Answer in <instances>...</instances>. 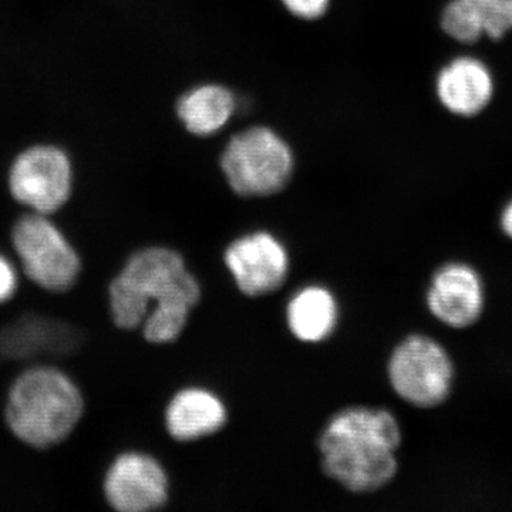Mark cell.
<instances>
[{
    "mask_svg": "<svg viewBox=\"0 0 512 512\" xmlns=\"http://www.w3.org/2000/svg\"><path fill=\"white\" fill-rule=\"evenodd\" d=\"M201 299V288L183 256L150 247L128 256L107 286L110 318L120 330L143 329L154 345L174 342Z\"/></svg>",
    "mask_w": 512,
    "mask_h": 512,
    "instance_id": "obj_1",
    "label": "cell"
},
{
    "mask_svg": "<svg viewBox=\"0 0 512 512\" xmlns=\"http://www.w3.org/2000/svg\"><path fill=\"white\" fill-rule=\"evenodd\" d=\"M400 444L402 430L389 410L350 407L335 414L320 434L322 468L352 493H373L396 476Z\"/></svg>",
    "mask_w": 512,
    "mask_h": 512,
    "instance_id": "obj_2",
    "label": "cell"
},
{
    "mask_svg": "<svg viewBox=\"0 0 512 512\" xmlns=\"http://www.w3.org/2000/svg\"><path fill=\"white\" fill-rule=\"evenodd\" d=\"M84 409L82 389L72 376L57 366L35 365L10 384L3 417L16 439L45 451L69 439Z\"/></svg>",
    "mask_w": 512,
    "mask_h": 512,
    "instance_id": "obj_3",
    "label": "cell"
},
{
    "mask_svg": "<svg viewBox=\"0 0 512 512\" xmlns=\"http://www.w3.org/2000/svg\"><path fill=\"white\" fill-rule=\"evenodd\" d=\"M22 274L42 291L63 295L79 281L83 264L73 242L47 215L28 212L10 231Z\"/></svg>",
    "mask_w": 512,
    "mask_h": 512,
    "instance_id": "obj_4",
    "label": "cell"
},
{
    "mask_svg": "<svg viewBox=\"0 0 512 512\" xmlns=\"http://www.w3.org/2000/svg\"><path fill=\"white\" fill-rule=\"evenodd\" d=\"M229 187L242 197H269L284 190L293 173L291 147L268 127L234 136L221 157Z\"/></svg>",
    "mask_w": 512,
    "mask_h": 512,
    "instance_id": "obj_5",
    "label": "cell"
},
{
    "mask_svg": "<svg viewBox=\"0 0 512 512\" xmlns=\"http://www.w3.org/2000/svg\"><path fill=\"white\" fill-rule=\"evenodd\" d=\"M453 379V360L429 336H409L394 349L389 360V380L394 392L420 409H433L446 402Z\"/></svg>",
    "mask_w": 512,
    "mask_h": 512,
    "instance_id": "obj_6",
    "label": "cell"
},
{
    "mask_svg": "<svg viewBox=\"0 0 512 512\" xmlns=\"http://www.w3.org/2000/svg\"><path fill=\"white\" fill-rule=\"evenodd\" d=\"M8 184L10 195L18 204L30 212L50 217L70 200L72 164L60 148L30 147L13 161Z\"/></svg>",
    "mask_w": 512,
    "mask_h": 512,
    "instance_id": "obj_7",
    "label": "cell"
},
{
    "mask_svg": "<svg viewBox=\"0 0 512 512\" xmlns=\"http://www.w3.org/2000/svg\"><path fill=\"white\" fill-rule=\"evenodd\" d=\"M167 473L156 458L128 451L114 458L103 477L104 501L119 512H148L168 501Z\"/></svg>",
    "mask_w": 512,
    "mask_h": 512,
    "instance_id": "obj_8",
    "label": "cell"
},
{
    "mask_svg": "<svg viewBox=\"0 0 512 512\" xmlns=\"http://www.w3.org/2000/svg\"><path fill=\"white\" fill-rule=\"evenodd\" d=\"M225 265L244 295L256 298L278 291L288 276L284 245L268 232L237 239L225 251Z\"/></svg>",
    "mask_w": 512,
    "mask_h": 512,
    "instance_id": "obj_9",
    "label": "cell"
},
{
    "mask_svg": "<svg viewBox=\"0 0 512 512\" xmlns=\"http://www.w3.org/2000/svg\"><path fill=\"white\" fill-rule=\"evenodd\" d=\"M426 301L431 315L448 328L467 329L483 315L484 284L473 266L450 262L433 275Z\"/></svg>",
    "mask_w": 512,
    "mask_h": 512,
    "instance_id": "obj_10",
    "label": "cell"
},
{
    "mask_svg": "<svg viewBox=\"0 0 512 512\" xmlns=\"http://www.w3.org/2000/svg\"><path fill=\"white\" fill-rule=\"evenodd\" d=\"M437 94L451 113L474 116L490 103L493 79L480 60L460 57L441 70L437 79Z\"/></svg>",
    "mask_w": 512,
    "mask_h": 512,
    "instance_id": "obj_11",
    "label": "cell"
},
{
    "mask_svg": "<svg viewBox=\"0 0 512 512\" xmlns=\"http://www.w3.org/2000/svg\"><path fill=\"white\" fill-rule=\"evenodd\" d=\"M227 423L224 403L208 390L184 389L165 410V427L173 439L192 441L217 433Z\"/></svg>",
    "mask_w": 512,
    "mask_h": 512,
    "instance_id": "obj_12",
    "label": "cell"
},
{
    "mask_svg": "<svg viewBox=\"0 0 512 512\" xmlns=\"http://www.w3.org/2000/svg\"><path fill=\"white\" fill-rule=\"evenodd\" d=\"M441 26L458 42L473 43L483 35L501 39L512 29V0H451Z\"/></svg>",
    "mask_w": 512,
    "mask_h": 512,
    "instance_id": "obj_13",
    "label": "cell"
},
{
    "mask_svg": "<svg viewBox=\"0 0 512 512\" xmlns=\"http://www.w3.org/2000/svg\"><path fill=\"white\" fill-rule=\"evenodd\" d=\"M288 326L296 339L318 343L329 338L338 322V305L328 289L308 286L293 296L286 311Z\"/></svg>",
    "mask_w": 512,
    "mask_h": 512,
    "instance_id": "obj_14",
    "label": "cell"
},
{
    "mask_svg": "<svg viewBox=\"0 0 512 512\" xmlns=\"http://www.w3.org/2000/svg\"><path fill=\"white\" fill-rule=\"evenodd\" d=\"M235 97L225 87L207 84L181 97L177 114L194 136L208 137L220 131L235 111Z\"/></svg>",
    "mask_w": 512,
    "mask_h": 512,
    "instance_id": "obj_15",
    "label": "cell"
},
{
    "mask_svg": "<svg viewBox=\"0 0 512 512\" xmlns=\"http://www.w3.org/2000/svg\"><path fill=\"white\" fill-rule=\"evenodd\" d=\"M20 279L9 256L0 252V305L8 303L18 292Z\"/></svg>",
    "mask_w": 512,
    "mask_h": 512,
    "instance_id": "obj_16",
    "label": "cell"
},
{
    "mask_svg": "<svg viewBox=\"0 0 512 512\" xmlns=\"http://www.w3.org/2000/svg\"><path fill=\"white\" fill-rule=\"evenodd\" d=\"M286 9L298 18L313 20L325 15L329 0H282Z\"/></svg>",
    "mask_w": 512,
    "mask_h": 512,
    "instance_id": "obj_17",
    "label": "cell"
},
{
    "mask_svg": "<svg viewBox=\"0 0 512 512\" xmlns=\"http://www.w3.org/2000/svg\"><path fill=\"white\" fill-rule=\"evenodd\" d=\"M501 228L508 238L512 239V201L505 207L503 215H501Z\"/></svg>",
    "mask_w": 512,
    "mask_h": 512,
    "instance_id": "obj_18",
    "label": "cell"
}]
</instances>
